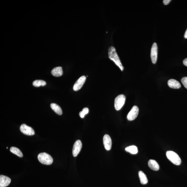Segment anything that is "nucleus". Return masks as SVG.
<instances>
[{
	"mask_svg": "<svg viewBox=\"0 0 187 187\" xmlns=\"http://www.w3.org/2000/svg\"><path fill=\"white\" fill-rule=\"evenodd\" d=\"M139 176L140 183L141 184L145 185L147 184L148 180L146 175L142 171H140L139 172Z\"/></svg>",
	"mask_w": 187,
	"mask_h": 187,
	"instance_id": "nucleus-15",
	"label": "nucleus"
},
{
	"mask_svg": "<svg viewBox=\"0 0 187 187\" xmlns=\"http://www.w3.org/2000/svg\"><path fill=\"white\" fill-rule=\"evenodd\" d=\"M171 1V0H164L163 1V3L165 5H167L170 3Z\"/></svg>",
	"mask_w": 187,
	"mask_h": 187,
	"instance_id": "nucleus-22",
	"label": "nucleus"
},
{
	"mask_svg": "<svg viewBox=\"0 0 187 187\" xmlns=\"http://www.w3.org/2000/svg\"><path fill=\"white\" fill-rule=\"evenodd\" d=\"M138 107L136 106H133L127 115V118L129 121H133L136 118L139 113Z\"/></svg>",
	"mask_w": 187,
	"mask_h": 187,
	"instance_id": "nucleus-5",
	"label": "nucleus"
},
{
	"mask_svg": "<svg viewBox=\"0 0 187 187\" xmlns=\"http://www.w3.org/2000/svg\"><path fill=\"white\" fill-rule=\"evenodd\" d=\"M158 55V47L156 43H153L151 51V58L153 64L157 62Z\"/></svg>",
	"mask_w": 187,
	"mask_h": 187,
	"instance_id": "nucleus-7",
	"label": "nucleus"
},
{
	"mask_svg": "<svg viewBox=\"0 0 187 187\" xmlns=\"http://www.w3.org/2000/svg\"><path fill=\"white\" fill-rule=\"evenodd\" d=\"M148 165L150 168L154 170H159V166L157 162L155 160L151 159L148 162Z\"/></svg>",
	"mask_w": 187,
	"mask_h": 187,
	"instance_id": "nucleus-13",
	"label": "nucleus"
},
{
	"mask_svg": "<svg viewBox=\"0 0 187 187\" xmlns=\"http://www.w3.org/2000/svg\"><path fill=\"white\" fill-rule=\"evenodd\" d=\"M51 74L54 76L58 77L62 76L63 75L62 68L61 67L54 68L51 71Z\"/></svg>",
	"mask_w": 187,
	"mask_h": 187,
	"instance_id": "nucleus-14",
	"label": "nucleus"
},
{
	"mask_svg": "<svg viewBox=\"0 0 187 187\" xmlns=\"http://www.w3.org/2000/svg\"><path fill=\"white\" fill-rule=\"evenodd\" d=\"M125 150L132 154H136L138 153L137 147L134 145L125 148Z\"/></svg>",
	"mask_w": 187,
	"mask_h": 187,
	"instance_id": "nucleus-17",
	"label": "nucleus"
},
{
	"mask_svg": "<svg viewBox=\"0 0 187 187\" xmlns=\"http://www.w3.org/2000/svg\"><path fill=\"white\" fill-rule=\"evenodd\" d=\"M38 158L39 162L44 165H51L53 162L51 156L46 153H40L38 155Z\"/></svg>",
	"mask_w": 187,
	"mask_h": 187,
	"instance_id": "nucleus-3",
	"label": "nucleus"
},
{
	"mask_svg": "<svg viewBox=\"0 0 187 187\" xmlns=\"http://www.w3.org/2000/svg\"><path fill=\"white\" fill-rule=\"evenodd\" d=\"M88 112L89 109L88 108L85 107L83 109V110L80 112L79 115L82 118H83L84 117L85 115L88 113Z\"/></svg>",
	"mask_w": 187,
	"mask_h": 187,
	"instance_id": "nucleus-20",
	"label": "nucleus"
},
{
	"mask_svg": "<svg viewBox=\"0 0 187 187\" xmlns=\"http://www.w3.org/2000/svg\"><path fill=\"white\" fill-rule=\"evenodd\" d=\"M51 107L56 113L59 115H62V109L57 104L55 103H51L50 104Z\"/></svg>",
	"mask_w": 187,
	"mask_h": 187,
	"instance_id": "nucleus-16",
	"label": "nucleus"
},
{
	"mask_svg": "<svg viewBox=\"0 0 187 187\" xmlns=\"http://www.w3.org/2000/svg\"><path fill=\"white\" fill-rule=\"evenodd\" d=\"M46 84V82L44 80H35L33 83L34 86L36 87H38L40 86H44Z\"/></svg>",
	"mask_w": 187,
	"mask_h": 187,
	"instance_id": "nucleus-19",
	"label": "nucleus"
},
{
	"mask_svg": "<svg viewBox=\"0 0 187 187\" xmlns=\"http://www.w3.org/2000/svg\"><path fill=\"white\" fill-rule=\"evenodd\" d=\"M10 151L11 152L18 156L19 157L21 158L23 157V154L21 151L17 147H12L10 148Z\"/></svg>",
	"mask_w": 187,
	"mask_h": 187,
	"instance_id": "nucleus-18",
	"label": "nucleus"
},
{
	"mask_svg": "<svg viewBox=\"0 0 187 187\" xmlns=\"http://www.w3.org/2000/svg\"><path fill=\"white\" fill-rule=\"evenodd\" d=\"M109 57L111 60L113 61L115 64L120 68L122 71L124 70V67L121 62L120 58L117 55L115 48L111 46L109 47L108 52Z\"/></svg>",
	"mask_w": 187,
	"mask_h": 187,
	"instance_id": "nucleus-1",
	"label": "nucleus"
},
{
	"mask_svg": "<svg viewBox=\"0 0 187 187\" xmlns=\"http://www.w3.org/2000/svg\"><path fill=\"white\" fill-rule=\"evenodd\" d=\"M20 130L22 133L25 135H32L35 134V132L33 129L25 124H22L21 126Z\"/></svg>",
	"mask_w": 187,
	"mask_h": 187,
	"instance_id": "nucleus-6",
	"label": "nucleus"
},
{
	"mask_svg": "<svg viewBox=\"0 0 187 187\" xmlns=\"http://www.w3.org/2000/svg\"><path fill=\"white\" fill-rule=\"evenodd\" d=\"M181 82L185 88L187 89V77H183L181 79Z\"/></svg>",
	"mask_w": 187,
	"mask_h": 187,
	"instance_id": "nucleus-21",
	"label": "nucleus"
},
{
	"mask_svg": "<svg viewBox=\"0 0 187 187\" xmlns=\"http://www.w3.org/2000/svg\"><path fill=\"white\" fill-rule=\"evenodd\" d=\"M168 85L170 88H172L179 89L181 87L179 82L174 79L169 80L168 82Z\"/></svg>",
	"mask_w": 187,
	"mask_h": 187,
	"instance_id": "nucleus-12",
	"label": "nucleus"
},
{
	"mask_svg": "<svg viewBox=\"0 0 187 187\" xmlns=\"http://www.w3.org/2000/svg\"><path fill=\"white\" fill-rule=\"evenodd\" d=\"M7 148V149H8V147H7V148Z\"/></svg>",
	"mask_w": 187,
	"mask_h": 187,
	"instance_id": "nucleus-25",
	"label": "nucleus"
},
{
	"mask_svg": "<svg viewBox=\"0 0 187 187\" xmlns=\"http://www.w3.org/2000/svg\"><path fill=\"white\" fill-rule=\"evenodd\" d=\"M184 37L185 38H187V29L186 30V31H185V34L184 35Z\"/></svg>",
	"mask_w": 187,
	"mask_h": 187,
	"instance_id": "nucleus-24",
	"label": "nucleus"
},
{
	"mask_svg": "<svg viewBox=\"0 0 187 187\" xmlns=\"http://www.w3.org/2000/svg\"><path fill=\"white\" fill-rule=\"evenodd\" d=\"M125 101V97L124 95H119L116 97L114 101V107L116 110L119 111L122 108Z\"/></svg>",
	"mask_w": 187,
	"mask_h": 187,
	"instance_id": "nucleus-4",
	"label": "nucleus"
},
{
	"mask_svg": "<svg viewBox=\"0 0 187 187\" xmlns=\"http://www.w3.org/2000/svg\"><path fill=\"white\" fill-rule=\"evenodd\" d=\"M86 80V77L84 76L80 77L74 85L73 86L74 91H77L80 90L85 83Z\"/></svg>",
	"mask_w": 187,
	"mask_h": 187,
	"instance_id": "nucleus-9",
	"label": "nucleus"
},
{
	"mask_svg": "<svg viewBox=\"0 0 187 187\" xmlns=\"http://www.w3.org/2000/svg\"><path fill=\"white\" fill-rule=\"evenodd\" d=\"M166 155L167 158L175 165H179L181 164V159L176 153L172 151H168L166 153Z\"/></svg>",
	"mask_w": 187,
	"mask_h": 187,
	"instance_id": "nucleus-2",
	"label": "nucleus"
},
{
	"mask_svg": "<svg viewBox=\"0 0 187 187\" xmlns=\"http://www.w3.org/2000/svg\"><path fill=\"white\" fill-rule=\"evenodd\" d=\"M11 182V179L9 177L5 176H0V187H5L9 185Z\"/></svg>",
	"mask_w": 187,
	"mask_h": 187,
	"instance_id": "nucleus-11",
	"label": "nucleus"
},
{
	"mask_svg": "<svg viewBox=\"0 0 187 187\" xmlns=\"http://www.w3.org/2000/svg\"><path fill=\"white\" fill-rule=\"evenodd\" d=\"M82 147V142L80 140H77L74 143L72 149V154L74 157H76L80 153Z\"/></svg>",
	"mask_w": 187,
	"mask_h": 187,
	"instance_id": "nucleus-8",
	"label": "nucleus"
},
{
	"mask_svg": "<svg viewBox=\"0 0 187 187\" xmlns=\"http://www.w3.org/2000/svg\"><path fill=\"white\" fill-rule=\"evenodd\" d=\"M183 63L185 66L187 67V58L183 61Z\"/></svg>",
	"mask_w": 187,
	"mask_h": 187,
	"instance_id": "nucleus-23",
	"label": "nucleus"
},
{
	"mask_svg": "<svg viewBox=\"0 0 187 187\" xmlns=\"http://www.w3.org/2000/svg\"><path fill=\"white\" fill-rule=\"evenodd\" d=\"M103 142L105 148L106 150L109 151L112 147V141L109 135H105L103 138Z\"/></svg>",
	"mask_w": 187,
	"mask_h": 187,
	"instance_id": "nucleus-10",
	"label": "nucleus"
}]
</instances>
